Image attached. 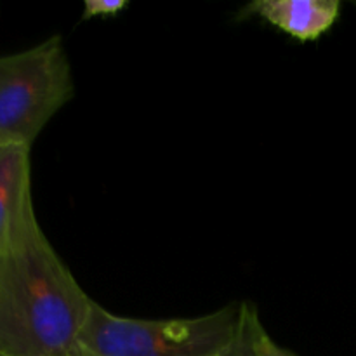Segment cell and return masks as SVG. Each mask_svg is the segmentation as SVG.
<instances>
[{
    "instance_id": "4",
    "label": "cell",
    "mask_w": 356,
    "mask_h": 356,
    "mask_svg": "<svg viewBox=\"0 0 356 356\" xmlns=\"http://www.w3.org/2000/svg\"><path fill=\"white\" fill-rule=\"evenodd\" d=\"M341 16L339 0H256L238 10V19L259 17L301 44L316 42Z\"/></svg>"
},
{
    "instance_id": "5",
    "label": "cell",
    "mask_w": 356,
    "mask_h": 356,
    "mask_svg": "<svg viewBox=\"0 0 356 356\" xmlns=\"http://www.w3.org/2000/svg\"><path fill=\"white\" fill-rule=\"evenodd\" d=\"M30 152L28 146L0 145V252L35 212Z\"/></svg>"
},
{
    "instance_id": "6",
    "label": "cell",
    "mask_w": 356,
    "mask_h": 356,
    "mask_svg": "<svg viewBox=\"0 0 356 356\" xmlns=\"http://www.w3.org/2000/svg\"><path fill=\"white\" fill-rule=\"evenodd\" d=\"M261 316L257 308L252 302H242V318H240V329L235 341L222 356H257L254 348V334H256L257 323Z\"/></svg>"
},
{
    "instance_id": "3",
    "label": "cell",
    "mask_w": 356,
    "mask_h": 356,
    "mask_svg": "<svg viewBox=\"0 0 356 356\" xmlns=\"http://www.w3.org/2000/svg\"><path fill=\"white\" fill-rule=\"evenodd\" d=\"M73 94L72 65L59 35L0 56V145L31 148Z\"/></svg>"
},
{
    "instance_id": "1",
    "label": "cell",
    "mask_w": 356,
    "mask_h": 356,
    "mask_svg": "<svg viewBox=\"0 0 356 356\" xmlns=\"http://www.w3.org/2000/svg\"><path fill=\"white\" fill-rule=\"evenodd\" d=\"M92 305L31 212L0 252V356H75Z\"/></svg>"
},
{
    "instance_id": "8",
    "label": "cell",
    "mask_w": 356,
    "mask_h": 356,
    "mask_svg": "<svg viewBox=\"0 0 356 356\" xmlns=\"http://www.w3.org/2000/svg\"><path fill=\"white\" fill-rule=\"evenodd\" d=\"M254 348L257 356H298L287 348L280 346L264 329L263 322L257 323L256 334H254Z\"/></svg>"
},
{
    "instance_id": "7",
    "label": "cell",
    "mask_w": 356,
    "mask_h": 356,
    "mask_svg": "<svg viewBox=\"0 0 356 356\" xmlns=\"http://www.w3.org/2000/svg\"><path fill=\"white\" fill-rule=\"evenodd\" d=\"M127 7V0H86L82 7V19H108L124 13Z\"/></svg>"
},
{
    "instance_id": "2",
    "label": "cell",
    "mask_w": 356,
    "mask_h": 356,
    "mask_svg": "<svg viewBox=\"0 0 356 356\" xmlns=\"http://www.w3.org/2000/svg\"><path fill=\"white\" fill-rule=\"evenodd\" d=\"M242 302L195 318L120 316L94 302L75 356H222L240 329Z\"/></svg>"
}]
</instances>
